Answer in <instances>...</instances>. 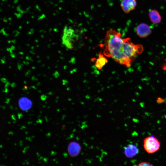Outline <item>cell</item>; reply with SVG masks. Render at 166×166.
I'll return each mask as SVG.
<instances>
[{"label":"cell","mask_w":166,"mask_h":166,"mask_svg":"<svg viewBox=\"0 0 166 166\" xmlns=\"http://www.w3.org/2000/svg\"><path fill=\"white\" fill-rule=\"evenodd\" d=\"M104 42V54L128 67L143 50L142 45L134 44L129 38H122L120 33L113 30L107 32Z\"/></svg>","instance_id":"obj_1"},{"label":"cell","mask_w":166,"mask_h":166,"mask_svg":"<svg viewBox=\"0 0 166 166\" xmlns=\"http://www.w3.org/2000/svg\"><path fill=\"white\" fill-rule=\"evenodd\" d=\"M77 36L75 30L72 27L66 26L64 30L62 43L68 49H72Z\"/></svg>","instance_id":"obj_2"},{"label":"cell","mask_w":166,"mask_h":166,"mask_svg":"<svg viewBox=\"0 0 166 166\" xmlns=\"http://www.w3.org/2000/svg\"><path fill=\"white\" fill-rule=\"evenodd\" d=\"M144 147L149 153H152L158 150L160 143L158 140L152 136L146 138L144 140Z\"/></svg>","instance_id":"obj_3"},{"label":"cell","mask_w":166,"mask_h":166,"mask_svg":"<svg viewBox=\"0 0 166 166\" xmlns=\"http://www.w3.org/2000/svg\"><path fill=\"white\" fill-rule=\"evenodd\" d=\"M136 31L140 37L143 38L149 35L151 33L152 30L148 25L145 23H141L136 27Z\"/></svg>","instance_id":"obj_4"},{"label":"cell","mask_w":166,"mask_h":166,"mask_svg":"<svg viewBox=\"0 0 166 166\" xmlns=\"http://www.w3.org/2000/svg\"><path fill=\"white\" fill-rule=\"evenodd\" d=\"M136 5V0H121V6L122 10L126 14L134 10Z\"/></svg>","instance_id":"obj_5"},{"label":"cell","mask_w":166,"mask_h":166,"mask_svg":"<svg viewBox=\"0 0 166 166\" xmlns=\"http://www.w3.org/2000/svg\"><path fill=\"white\" fill-rule=\"evenodd\" d=\"M139 150L137 147L133 144H130L124 147V153L127 157L131 158L136 156Z\"/></svg>","instance_id":"obj_6"},{"label":"cell","mask_w":166,"mask_h":166,"mask_svg":"<svg viewBox=\"0 0 166 166\" xmlns=\"http://www.w3.org/2000/svg\"><path fill=\"white\" fill-rule=\"evenodd\" d=\"M81 150V147L79 144L75 141L70 142L68 147V152L72 157L77 156L80 153Z\"/></svg>","instance_id":"obj_7"},{"label":"cell","mask_w":166,"mask_h":166,"mask_svg":"<svg viewBox=\"0 0 166 166\" xmlns=\"http://www.w3.org/2000/svg\"><path fill=\"white\" fill-rule=\"evenodd\" d=\"M148 14L151 21L153 23L157 24L161 21V16L157 10L154 9L151 10L149 11Z\"/></svg>","instance_id":"obj_8"},{"label":"cell","mask_w":166,"mask_h":166,"mask_svg":"<svg viewBox=\"0 0 166 166\" xmlns=\"http://www.w3.org/2000/svg\"><path fill=\"white\" fill-rule=\"evenodd\" d=\"M19 105L21 109L24 111L29 110L32 106L31 101L26 97H22L19 101Z\"/></svg>","instance_id":"obj_9"},{"label":"cell","mask_w":166,"mask_h":166,"mask_svg":"<svg viewBox=\"0 0 166 166\" xmlns=\"http://www.w3.org/2000/svg\"><path fill=\"white\" fill-rule=\"evenodd\" d=\"M107 61V60L102 55L100 54L96 61V66L100 69L105 65Z\"/></svg>","instance_id":"obj_10"},{"label":"cell","mask_w":166,"mask_h":166,"mask_svg":"<svg viewBox=\"0 0 166 166\" xmlns=\"http://www.w3.org/2000/svg\"><path fill=\"white\" fill-rule=\"evenodd\" d=\"M138 166H151V164L148 162H143L138 165Z\"/></svg>","instance_id":"obj_11"},{"label":"cell","mask_w":166,"mask_h":166,"mask_svg":"<svg viewBox=\"0 0 166 166\" xmlns=\"http://www.w3.org/2000/svg\"><path fill=\"white\" fill-rule=\"evenodd\" d=\"M163 68L164 70H166V63L163 65Z\"/></svg>","instance_id":"obj_12"}]
</instances>
